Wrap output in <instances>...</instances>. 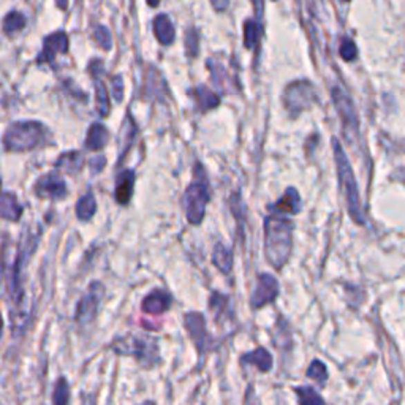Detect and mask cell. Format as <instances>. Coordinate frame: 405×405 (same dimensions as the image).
I'll use <instances>...</instances> for the list:
<instances>
[{
	"mask_svg": "<svg viewBox=\"0 0 405 405\" xmlns=\"http://www.w3.org/2000/svg\"><path fill=\"white\" fill-rule=\"evenodd\" d=\"M135 189V171L133 169H124L122 173L117 174L116 178V190H114V198L117 205L125 206L129 205L133 195Z\"/></svg>",
	"mask_w": 405,
	"mask_h": 405,
	"instance_id": "15",
	"label": "cell"
},
{
	"mask_svg": "<svg viewBox=\"0 0 405 405\" xmlns=\"http://www.w3.org/2000/svg\"><path fill=\"white\" fill-rule=\"evenodd\" d=\"M23 216V206L18 202L16 195L5 190L2 195V218L10 222H18Z\"/></svg>",
	"mask_w": 405,
	"mask_h": 405,
	"instance_id": "19",
	"label": "cell"
},
{
	"mask_svg": "<svg viewBox=\"0 0 405 405\" xmlns=\"http://www.w3.org/2000/svg\"><path fill=\"white\" fill-rule=\"evenodd\" d=\"M261 34L260 24L254 19H247L244 23V46L245 48H255L258 43V38Z\"/></svg>",
	"mask_w": 405,
	"mask_h": 405,
	"instance_id": "27",
	"label": "cell"
},
{
	"mask_svg": "<svg viewBox=\"0 0 405 405\" xmlns=\"http://www.w3.org/2000/svg\"><path fill=\"white\" fill-rule=\"evenodd\" d=\"M135 133H136V127L133 120H131V117H125L124 125L119 133V157L120 158H122L125 156V152L130 149L131 143H133Z\"/></svg>",
	"mask_w": 405,
	"mask_h": 405,
	"instance_id": "24",
	"label": "cell"
},
{
	"mask_svg": "<svg viewBox=\"0 0 405 405\" xmlns=\"http://www.w3.org/2000/svg\"><path fill=\"white\" fill-rule=\"evenodd\" d=\"M252 3H254V7L256 10V16H261V12H263V0H252Z\"/></svg>",
	"mask_w": 405,
	"mask_h": 405,
	"instance_id": "38",
	"label": "cell"
},
{
	"mask_svg": "<svg viewBox=\"0 0 405 405\" xmlns=\"http://www.w3.org/2000/svg\"><path fill=\"white\" fill-rule=\"evenodd\" d=\"M95 94H97V109L100 113V116H108L109 113V100H108V92L105 89L103 83H95Z\"/></svg>",
	"mask_w": 405,
	"mask_h": 405,
	"instance_id": "30",
	"label": "cell"
},
{
	"mask_svg": "<svg viewBox=\"0 0 405 405\" xmlns=\"http://www.w3.org/2000/svg\"><path fill=\"white\" fill-rule=\"evenodd\" d=\"M301 207H303V201H301L298 190L288 187L282 198L276 201L274 205L267 206V209H270L272 214H298Z\"/></svg>",
	"mask_w": 405,
	"mask_h": 405,
	"instance_id": "14",
	"label": "cell"
},
{
	"mask_svg": "<svg viewBox=\"0 0 405 405\" xmlns=\"http://www.w3.org/2000/svg\"><path fill=\"white\" fill-rule=\"evenodd\" d=\"M227 303H228L227 296H223V294H220V293H212V296L209 299V305H211L212 312H214V315L216 314L220 315L223 312V308L227 305Z\"/></svg>",
	"mask_w": 405,
	"mask_h": 405,
	"instance_id": "32",
	"label": "cell"
},
{
	"mask_svg": "<svg viewBox=\"0 0 405 405\" xmlns=\"http://www.w3.org/2000/svg\"><path fill=\"white\" fill-rule=\"evenodd\" d=\"M314 100V87L308 81H294V83L288 84L285 92H283V105L293 114H298L303 109L309 108Z\"/></svg>",
	"mask_w": 405,
	"mask_h": 405,
	"instance_id": "7",
	"label": "cell"
},
{
	"mask_svg": "<svg viewBox=\"0 0 405 405\" xmlns=\"http://www.w3.org/2000/svg\"><path fill=\"white\" fill-rule=\"evenodd\" d=\"M279 296V282L274 276L260 274L256 287L252 293L250 305L254 309H261L266 304H271Z\"/></svg>",
	"mask_w": 405,
	"mask_h": 405,
	"instance_id": "9",
	"label": "cell"
},
{
	"mask_svg": "<svg viewBox=\"0 0 405 405\" xmlns=\"http://www.w3.org/2000/svg\"><path fill=\"white\" fill-rule=\"evenodd\" d=\"M111 87H113V97L116 102H122L124 98V83L120 76H114L111 81Z\"/></svg>",
	"mask_w": 405,
	"mask_h": 405,
	"instance_id": "35",
	"label": "cell"
},
{
	"mask_svg": "<svg viewBox=\"0 0 405 405\" xmlns=\"http://www.w3.org/2000/svg\"><path fill=\"white\" fill-rule=\"evenodd\" d=\"M308 377L312 380H315L319 385H325L326 380H328V370H326V366L321 363L320 359H315L312 361V364L309 366L308 369Z\"/></svg>",
	"mask_w": 405,
	"mask_h": 405,
	"instance_id": "29",
	"label": "cell"
},
{
	"mask_svg": "<svg viewBox=\"0 0 405 405\" xmlns=\"http://www.w3.org/2000/svg\"><path fill=\"white\" fill-rule=\"evenodd\" d=\"M212 263L222 274H229L233 270V250L225 247L222 243L216 244L212 252Z\"/></svg>",
	"mask_w": 405,
	"mask_h": 405,
	"instance_id": "20",
	"label": "cell"
},
{
	"mask_svg": "<svg viewBox=\"0 0 405 405\" xmlns=\"http://www.w3.org/2000/svg\"><path fill=\"white\" fill-rule=\"evenodd\" d=\"M105 165H106V158L105 157H95V158H92V160L89 162V167L92 168V173H94V174L100 173L102 169L105 168Z\"/></svg>",
	"mask_w": 405,
	"mask_h": 405,
	"instance_id": "36",
	"label": "cell"
},
{
	"mask_svg": "<svg viewBox=\"0 0 405 405\" xmlns=\"http://www.w3.org/2000/svg\"><path fill=\"white\" fill-rule=\"evenodd\" d=\"M113 350L122 357H133L144 368H152L160 361L157 341L144 334H129L125 337H119L113 342Z\"/></svg>",
	"mask_w": 405,
	"mask_h": 405,
	"instance_id": "4",
	"label": "cell"
},
{
	"mask_svg": "<svg viewBox=\"0 0 405 405\" xmlns=\"http://www.w3.org/2000/svg\"><path fill=\"white\" fill-rule=\"evenodd\" d=\"M190 95L194 97L195 105L198 106L200 111H209V109L216 108L218 105V95L216 92L207 89V87H196L190 92Z\"/></svg>",
	"mask_w": 405,
	"mask_h": 405,
	"instance_id": "22",
	"label": "cell"
},
{
	"mask_svg": "<svg viewBox=\"0 0 405 405\" xmlns=\"http://www.w3.org/2000/svg\"><path fill=\"white\" fill-rule=\"evenodd\" d=\"M56 2H57V7L60 10H65L68 7V0H56Z\"/></svg>",
	"mask_w": 405,
	"mask_h": 405,
	"instance_id": "39",
	"label": "cell"
},
{
	"mask_svg": "<svg viewBox=\"0 0 405 405\" xmlns=\"http://www.w3.org/2000/svg\"><path fill=\"white\" fill-rule=\"evenodd\" d=\"M211 2L217 12H223V10H227L229 0H211Z\"/></svg>",
	"mask_w": 405,
	"mask_h": 405,
	"instance_id": "37",
	"label": "cell"
},
{
	"mask_svg": "<svg viewBox=\"0 0 405 405\" xmlns=\"http://www.w3.org/2000/svg\"><path fill=\"white\" fill-rule=\"evenodd\" d=\"M68 48V38L64 32H56V34H51L46 37L45 43H43V53L38 57V62H49L51 64L54 59H56L57 54L67 53Z\"/></svg>",
	"mask_w": 405,
	"mask_h": 405,
	"instance_id": "12",
	"label": "cell"
},
{
	"mask_svg": "<svg viewBox=\"0 0 405 405\" xmlns=\"http://www.w3.org/2000/svg\"><path fill=\"white\" fill-rule=\"evenodd\" d=\"M171 304L173 298L168 292H165V290H152V292L143 299V303H141V309H143L146 314L160 315L171 308Z\"/></svg>",
	"mask_w": 405,
	"mask_h": 405,
	"instance_id": "13",
	"label": "cell"
},
{
	"mask_svg": "<svg viewBox=\"0 0 405 405\" xmlns=\"http://www.w3.org/2000/svg\"><path fill=\"white\" fill-rule=\"evenodd\" d=\"M341 56L343 60H353L357 57V45L352 40H343L342 45H341Z\"/></svg>",
	"mask_w": 405,
	"mask_h": 405,
	"instance_id": "34",
	"label": "cell"
},
{
	"mask_svg": "<svg viewBox=\"0 0 405 405\" xmlns=\"http://www.w3.org/2000/svg\"><path fill=\"white\" fill-rule=\"evenodd\" d=\"M94 37L98 45H100L105 51H109L113 46V40H111V34H109V30L106 29L105 26H98L95 32H94Z\"/></svg>",
	"mask_w": 405,
	"mask_h": 405,
	"instance_id": "31",
	"label": "cell"
},
{
	"mask_svg": "<svg viewBox=\"0 0 405 405\" xmlns=\"http://www.w3.org/2000/svg\"><path fill=\"white\" fill-rule=\"evenodd\" d=\"M54 167H56L57 169H62V171L67 174L79 173L81 168L84 167V157L78 151L65 152V154H62L57 158L56 163H54Z\"/></svg>",
	"mask_w": 405,
	"mask_h": 405,
	"instance_id": "17",
	"label": "cell"
},
{
	"mask_svg": "<svg viewBox=\"0 0 405 405\" xmlns=\"http://www.w3.org/2000/svg\"><path fill=\"white\" fill-rule=\"evenodd\" d=\"M95 212H97L95 196L92 191H87V194L81 196L78 202H76V217H78L81 222H87L95 216Z\"/></svg>",
	"mask_w": 405,
	"mask_h": 405,
	"instance_id": "23",
	"label": "cell"
},
{
	"mask_svg": "<svg viewBox=\"0 0 405 405\" xmlns=\"http://www.w3.org/2000/svg\"><path fill=\"white\" fill-rule=\"evenodd\" d=\"M332 100H334V105H336L339 114H341L346 136L348 140H352L353 136L358 135V120H357V113H355L353 103L341 87H334L332 89Z\"/></svg>",
	"mask_w": 405,
	"mask_h": 405,
	"instance_id": "8",
	"label": "cell"
},
{
	"mask_svg": "<svg viewBox=\"0 0 405 405\" xmlns=\"http://www.w3.org/2000/svg\"><path fill=\"white\" fill-rule=\"evenodd\" d=\"M198 35H196V32L194 29L185 34V49H187V54L195 56V54L198 53Z\"/></svg>",
	"mask_w": 405,
	"mask_h": 405,
	"instance_id": "33",
	"label": "cell"
},
{
	"mask_svg": "<svg viewBox=\"0 0 405 405\" xmlns=\"http://www.w3.org/2000/svg\"><path fill=\"white\" fill-rule=\"evenodd\" d=\"M299 405H325V401L312 386H296L294 388Z\"/></svg>",
	"mask_w": 405,
	"mask_h": 405,
	"instance_id": "25",
	"label": "cell"
},
{
	"mask_svg": "<svg viewBox=\"0 0 405 405\" xmlns=\"http://www.w3.org/2000/svg\"><path fill=\"white\" fill-rule=\"evenodd\" d=\"M241 363L255 366L260 372H270L272 369V357L266 348L258 347L254 352L245 353L241 357Z\"/></svg>",
	"mask_w": 405,
	"mask_h": 405,
	"instance_id": "16",
	"label": "cell"
},
{
	"mask_svg": "<svg viewBox=\"0 0 405 405\" xmlns=\"http://www.w3.org/2000/svg\"><path fill=\"white\" fill-rule=\"evenodd\" d=\"M332 147H334V157H336L339 182H341L342 194L343 196H346L348 214L355 222L358 223V225H364L366 218H364L363 207H361L358 185H357V180H355L352 167H350V162L346 156V152H343L342 146L337 140H332Z\"/></svg>",
	"mask_w": 405,
	"mask_h": 405,
	"instance_id": "2",
	"label": "cell"
},
{
	"mask_svg": "<svg viewBox=\"0 0 405 405\" xmlns=\"http://www.w3.org/2000/svg\"><path fill=\"white\" fill-rule=\"evenodd\" d=\"M397 179H401L402 182L405 184V168H402V169H399V173H397Z\"/></svg>",
	"mask_w": 405,
	"mask_h": 405,
	"instance_id": "40",
	"label": "cell"
},
{
	"mask_svg": "<svg viewBox=\"0 0 405 405\" xmlns=\"http://www.w3.org/2000/svg\"><path fill=\"white\" fill-rule=\"evenodd\" d=\"M154 34L162 45H171L176 37L174 26L167 15H158L154 19Z\"/></svg>",
	"mask_w": 405,
	"mask_h": 405,
	"instance_id": "18",
	"label": "cell"
},
{
	"mask_svg": "<svg viewBox=\"0 0 405 405\" xmlns=\"http://www.w3.org/2000/svg\"><path fill=\"white\" fill-rule=\"evenodd\" d=\"M108 140H109V135L105 125L94 124L89 129V131H87L86 147L89 151H102L103 147L106 146Z\"/></svg>",
	"mask_w": 405,
	"mask_h": 405,
	"instance_id": "21",
	"label": "cell"
},
{
	"mask_svg": "<svg viewBox=\"0 0 405 405\" xmlns=\"http://www.w3.org/2000/svg\"><path fill=\"white\" fill-rule=\"evenodd\" d=\"M341 2H348V0H341Z\"/></svg>",
	"mask_w": 405,
	"mask_h": 405,
	"instance_id": "43",
	"label": "cell"
},
{
	"mask_svg": "<svg viewBox=\"0 0 405 405\" xmlns=\"http://www.w3.org/2000/svg\"><path fill=\"white\" fill-rule=\"evenodd\" d=\"M103 294H105V287H103V283L92 282L89 290H87L84 296L79 299L78 305H76L75 320L78 325L86 326L97 319Z\"/></svg>",
	"mask_w": 405,
	"mask_h": 405,
	"instance_id": "6",
	"label": "cell"
},
{
	"mask_svg": "<svg viewBox=\"0 0 405 405\" xmlns=\"http://www.w3.org/2000/svg\"><path fill=\"white\" fill-rule=\"evenodd\" d=\"M70 386L65 377H60L53 390V405H68Z\"/></svg>",
	"mask_w": 405,
	"mask_h": 405,
	"instance_id": "28",
	"label": "cell"
},
{
	"mask_svg": "<svg viewBox=\"0 0 405 405\" xmlns=\"http://www.w3.org/2000/svg\"><path fill=\"white\" fill-rule=\"evenodd\" d=\"M141 405H156L154 402H151V401H146L144 404H141Z\"/></svg>",
	"mask_w": 405,
	"mask_h": 405,
	"instance_id": "42",
	"label": "cell"
},
{
	"mask_svg": "<svg viewBox=\"0 0 405 405\" xmlns=\"http://www.w3.org/2000/svg\"><path fill=\"white\" fill-rule=\"evenodd\" d=\"M211 201L209 180L201 163H196L194 168V180L184 194V211L189 223L200 225L206 216V206Z\"/></svg>",
	"mask_w": 405,
	"mask_h": 405,
	"instance_id": "3",
	"label": "cell"
},
{
	"mask_svg": "<svg viewBox=\"0 0 405 405\" xmlns=\"http://www.w3.org/2000/svg\"><path fill=\"white\" fill-rule=\"evenodd\" d=\"M184 326L187 330L189 336L194 341L195 347L198 352H205L207 348V342H209V334L206 331V321L205 317L198 312H190L184 317Z\"/></svg>",
	"mask_w": 405,
	"mask_h": 405,
	"instance_id": "11",
	"label": "cell"
},
{
	"mask_svg": "<svg viewBox=\"0 0 405 405\" xmlns=\"http://www.w3.org/2000/svg\"><path fill=\"white\" fill-rule=\"evenodd\" d=\"M34 191L38 198L62 200L67 196V184H65V180L57 173L53 171L37 180Z\"/></svg>",
	"mask_w": 405,
	"mask_h": 405,
	"instance_id": "10",
	"label": "cell"
},
{
	"mask_svg": "<svg viewBox=\"0 0 405 405\" xmlns=\"http://www.w3.org/2000/svg\"><path fill=\"white\" fill-rule=\"evenodd\" d=\"M43 125L27 120V122H15L10 125L3 135V147L8 152L32 151L41 143Z\"/></svg>",
	"mask_w": 405,
	"mask_h": 405,
	"instance_id": "5",
	"label": "cell"
},
{
	"mask_svg": "<svg viewBox=\"0 0 405 405\" xmlns=\"http://www.w3.org/2000/svg\"><path fill=\"white\" fill-rule=\"evenodd\" d=\"M147 3H149L151 7H157V5L160 3V0H147Z\"/></svg>",
	"mask_w": 405,
	"mask_h": 405,
	"instance_id": "41",
	"label": "cell"
},
{
	"mask_svg": "<svg viewBox=\"0 0 405 405\" xmlns=\"http://www.w3.org/2000/svg\"><path fill=\"white\" fill-rule=\"evenodd\" d=\"M26 26V16L19 12H10L3 18V32L7 35H13Z\"/></svg>",
	"mask_w": 405,
	"mask_h": 405,
	"instance_id": "26",
	"label": "cell"
},
{
	"mask_svg": "<svg viewBox=\"0 0 405 405\" xmlns=\"http://www.w3.org/2000/svg\"><path fill=\"white\" fill-rule=\"evenodd\" d=\"M293 222L272 214L265 220V256L274 270H282L293 247Z\"/></svg>",
	"mask_w": 405,
	"mask_h": 405,
	"instance_id": "1",
	"label": "cell"
}]
</instances>
